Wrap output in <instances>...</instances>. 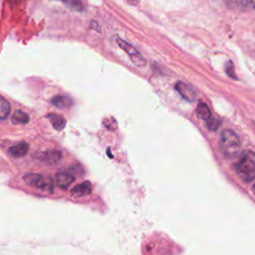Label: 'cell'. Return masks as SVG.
Wrapping results in <instances>:
<instances>
[{"instance_id": "obj_15", "label": "cell", "mask_w": 255, "mask_h": 255, "mask_svg": "<svg viewBox=\"0 0 255 255\" xmlns=\"http://www.w3.org/2000/svg\"><path fill=\"white\" fill-rule=\"evenodd\" d=\"M62 1L64 4H66L71 10L81 12L84 10V5L81 0H59Z\"/></svg>"}, {"instance_id": "obj_3", "label": "cell", "mask_w": 255, "mask_h": 255, "mask_svg": "<svg viewBox=\"0 0 255 255\" xmlns=\"http://www.w3.org/2000/svg\"><path fill=\"white\" fill-rule=\"evenodd\" d=\"M23 180L27 185L47 192H53L54 190V181L52 177L48 175L46 176L39 173H28L24 175Z\"/></svg>"}, {"instance_id": "obj_10", "label": "cell", "mask_w": 255, "mask_h": 255, "mask_svg": "<svg viewBox=\"0 0 255 255\" xmlns=\"http://www.w3.org/2000/svg\"><path fill=\"white\" fill-rule=\"evenodd\" d=\"M91 191H92L91 183L89 181H84L83 183L78 184L75 187H73L71 190V193L75 196L80 197V196H85V195L90 194Z\"/></svg>"}, {"instance_id": "obj_6", "label": "cell", "mask_w": 255, "mask_h": 255, "mask_svg": "<svg viewBox=\"0 0 255 255\" xmlns=\"http://www.w3.org/2000/svg\"><path fill=\"white\" fill-rule=\"evenodd\" d=\"M75 181V176L70 172H58L56 174V184L61 189H67Z\"/></svg>"}, {"instance_id": "obj_8", "label": "cell", "mask_w": 255, "mask_h": 255, "mask_svg": "<svg viewBox=\"0 0 255 255\" xmlns=\"http://www.w3.org/2000/svg\"><path fill=\"white\" fill-rule=\"evenodd\" d=\"M51 103L53 106H55L58 109H68L73 105V100L68 96L59 95L54 97L51 100Z\"/></svg>"}, {"instance_id": "obj_14", "label": "cell", "mask_w": 255, "mask_h": 255, "mask_svg": "<svg viewBox=\"0 0 255 255\" xmlns=\"http://www.w3.org/2000/svg\"><path fill=\"white\" fill-rule=\"evenodd\" d=\"M13 124H27L29 122V116L24 111L18 110L12 116Z\"/></svg>"}, {"instance_id": "obj_12", "label": "cell", "mask_w": 255, "mask_h": 255, "mask_svg": "<svg viewBox=\"0 0 255 255\" xmlns=\"http://www.w3.org/2000/svg\"><path fill=\"white\" fill-rule=\"evenodd\" d=\"M196 113L198 115V117H200L202 120L204 121H207L208 119H210L212 116H211V112L209 110V108L207 107V105L203 102H200L198 105H197V108H196Z\"/></svg>"}, {"instance_id": "obj_9", "label": "cell", "mask_w": 255, "mask_h": 255, "mask_svg": "<svg viewBox=\"0 0 255 255\" xmlns=\"http://www.w3.org/2000/svg\"><path fill=\"white\" fill-rule=\"evenodd\" d=\"M29 150V144L27 142H20L9 148V154L13 157L20 158L27 154Z\"/></svg>"}, {"instance_id": "obj_13", "label": "cell", "mask_w": 255, "mask_h": 255, "mask_svg": "<svg viewBox=\"0 0 255 255\" xmlns=\"http://www.w3.org/2000/svg\"><path fill=\"white\" fill-rule=\"evenodd\" d=\"M11 112V106L9 104V102L3 97H0V118L1 120H5L8 115Z\"/></svg>"}, {"instance_id": "obj_18", "label": "cell", "mask_w": 255, "mask_h": 255, "mask_svg": "<svg viewBox=\"0 0 255 255\" xmlns=\"http://www.w3.org/2000/svg\"><path fill=\"white\" fill-rule=\"evenodd\" d=\"M226 73L230 76V77H232V78H236V76L235 75H233V65H232V62H228L227 63V65H226Z\"/></svg>"}, {"instance_id": "obj_7", "label": "cell", "mask_w": 255, "mask_h": 255, "mask_svg": "<svg viewBox=\"0 0 255 255\" xmlns=\"http://www.w3.org/2000/svg\"><path fill=\"white\" fill-rule=\"evenodd\" d=\"M61 158H62L61 151L56 149L46 150L42 154V160L47 164H56L61 160Z\"/></svg>"}, {"instance_id": "obj_11", "label": "cell", "mask_w": 255, "mask_h": 255, "mask_svg": "<svg viewBox=\"0 0 255 255\" xmlns=\"http://www.w3.org/2000/svg\"><path fill=\"white\" fill-rule=\"evenodd\" d=\"M47 117L50 120L51 124L53 125L54 128H56L58 130H61V129H63L65 128L66 121H65V119L62 116L56 115V114H49Z\"/></svg>"}, {"instance_id": "obj_4", "label": "cell", "mask_w": 255, "mask_h": 255, "mask_svg": "<svg viewBox=\"0 0 255 255\" xmlns=\"http://www.w3.org/2000/svg\"><path fill=\"white\" fill-rule=\"evenodd\" d=\"M117 44L119 45V47L121 49H123L130 58V60L132 61V63L138 67H143L145 66L146 62L145 60L143 59V57L141 56V54L132 46L130 45L129 43L124 41L123 39H120V38H117L116 40Z\"/></svg>"}, {"instance_id": "obj_5", "label": "cell", "mask_w": 255, "mask_h": 255, "mask_svg": "<svg viewBox=\"0 0 255 255\" xmlns=\"http://www.w3.org/2000/svg\"><path fill=\"white\" fill-rule=\"evenodd\" d=\"M175 90L181 95L182 98H184L185 100L192 102L196 99V91L189 85L182 83V82H177L175 85Z\"/></svg>"}, {"instance_id": "obj_19", "label": "cell", "mask_w": 255, "mask_h": 255, "mask_svg": "<svg viewBox=\"0 0 255 255\" xmlns=\"http://www.w3.org/2000/svg\"><path fill=\"white\" fill-rule=\"evenodd\" d=\"M251 191H252V192H253V194L255 195V183L251 186Z\"/></svg>"}, {"instance_id": "obj_20", "label": "cell", "mask_w": 255, "mask_h": 255, "mask_svg": "<svg viewBox=\"0 0 255 255\" xmlns=\"http://www.w3.org/2000/svg\"><path fill=\"white\" fill-rule=\"evenodd\" d=\"M253 126H254V128H254V131H255V124H254V123H253Z\"/></svg>"}, {"instance_id": "obj_2", "label": "cell", "mask_w": 255, "mask_h": 255, "mask_svg": "<svg viewBox=\"0 0 255 255\" xmlns=\"http://www.w3.org/2000/svg\"><path fill=\"white\" fill-rule=\"evenodd\" d=\"M240 139L238 135L229 129H225L220 134L219 148L226 158H234L240 151Z\"/></svg>"}, {"instance_id": "obj_17", "label": "cell", "mask_w": 255, "mask_h": 255, "mask_svg": "<svg viewBox=\"0 0 255 255\" xmlns=\"http://www.w3.org/2000/svg\"><path fill=\"white\" fill-rule=\"evenodd\" d=\"M103 124L105 125V127L108 128V129H115L116 127H117V123L115 121L114 118H109V119H105L103 121Z\"/></svg>"}, {"instance_id": "obj_16", "label": "cell", "mask_w": 255, "mask_h": 255, "mask_svg": "<svg viewBox=\"0 0 255 255\" xmlns=\"http://www.w3.org/2000/svg\"><path fill=\"white\" fill-rule=\"evenodd\" d=\"M205 122H206V127L210 130H216L218 126H219V121L215 118H212V117L210 119H208L207 121H205Z\"/></svg>"}, {"instance_id": "obj_1", "label": "cell", "mask_w": 255, "mask_h": 255, "mask_svg": "<svg viewBox=\"0 0 255 255\" xmlns=\"http://www.w3.org/2000/svg\"><path fill=\"white\" fill-rule=\"evenodd\" d=\"M237 175L245 182L255 179V153L252 151H244L240 159L234 164Z\"/></svg>"}]
</instances>
